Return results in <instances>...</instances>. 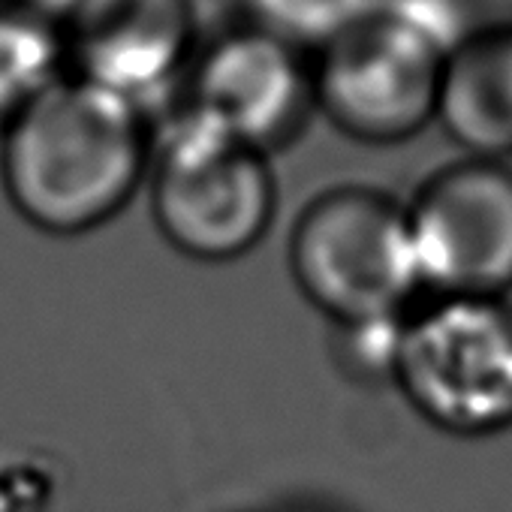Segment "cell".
I'll return each mask as SVG.
<instances>
[{
	"label": "cell",
	"instance_id": "4fadbf2b",
	"mask_svg": "<svg viewBox=\"0 0 512 512\" xmlns=\"http://www.w3.org/2000/svg\"><path fill=\"white\" fill-rule=\"evenodd\" d=\"M290 512H326V509H317V506H293Z\"/></svg>",
	"mask_w": 512,
	"mask_h": 512
},
{
	"label": "cell",
	"instance_id": "7c38bea8",
	"mask_svg": "<svg viewBox=\"0 0 512 512\" xmlns=\"http://www.w3.org/2000/svg\"><path fill=\"white\" fill-rule=\"evenodd\" d=\"M19 4H25L28 10H34L37 16H43L61 28L67 19H73L88 4V0H19Z\"/></svg>",
	"mask_w": 512,
	"mask_h": 512
},
{
	"label": "cell",
	"instance_id": "6da1fadb",
	"mask_svg": "<svg viewBox=\"0 0 512 512\" xmlns=\"http://www.w3.org/2000/svg\"><path fill=\"white\" fill-rule=\"evenodd\" d=\"M151 142L136 103L67 73L0 127V187L34 229L85 235L127 208L148 178Z\"/></svg>",
	"mask_w": 512,
	"mask_h": 512
},
{
	"label": "cell",
	"instance_id": "5b68a950",
	"mask_svg": "<svg viewBox=\"0 0 512 512\" xmlns=\"http://www.w3.org/2000/svg\"><path fill=\"white\" fill-rule=\"evenodd\" d=\"M446 52L389 10L326 49L311 76L314 103L350 139L395 145L437 121Z\"/></svg>",
	"mask_w": 512,
	"mask_h": 512
},
{
	"label": "cell",
	"instance_id": "7a4b0ae2",
	"mask_svg": "<svg viewBox=\"0 0 512 512\" xmlns=\"http://www.w3.org/2000/svg\"><path fill=\"white\" fill-rule=\"evenodd\" d=\"M287 256L299 293L332 326L398 320L425 299L407 205L383 190L317 196L296 220Z\"/></svg>",
	"mask_w": 512,
	"mask_h": 512
},
{
	"label": "cell",
	"instance_id": "30bf717a",
	"mask_svg": "<svg viewBox=\"0 0 512 512\" xmlns=\"http://www.w3.org/2000/svg\"><path fill=\"white\" fill-rule=\"evenodd\" d=\"M67 76L61 28L19 0H0V127Z\"/></svg>",
	"mask_w": 512,
	"mask_h": 512
},
{
	"label": "cell",
	"instance_id": "277c9868",
	"mask_svg": "<svg viewBox=\"0 0 512 512\" xmlns=\"http://www.w3.org/2000/svg\"><path fill=\"white\" fill-rule=\"evenodd\" d=\"M151 214L160 235L199 263H232L263 241L278 187L256 151L181 109L151 142Z\"/></svg>",
	"mask_w": 512,
	"mask_h": 512
},
{
	"label": "cell",
	"instance_id": "3957f363",
	"mask_svg": "<svg viewBox=\"0 0 512 512\" xmlns=\"http://www.w3.org/2000/svg\"><path fill=\"white\" fill-rule=\"evenodd\" d=\"M392 383L437 431L482 440L512 428V305L428 296L401 326Z\"/></svg>",
	"mask_w": 512,
	"mask_h": 512
},
{
	"label": "cell",
	"instance_id": "8992f818",
	"mask_svg": "<svg viewBox=\"0 0 512 512\" xmlns=\"http://www.w3.org/2000/svg\"><path fill=\"white\" fill-rule=\"evenodd\" d=\"M419 281L428 296L512 293V169L467 157L437 172L407 205Z\"/></svg>",
	"mask_w": 512,
	"mask_h": 512
},
{
	"label": "cell",
	"instance_id": "ba28073f",
	"mask_svg": "<svg viewBox=\"0 0 512 512\" xmlns=\"http://www.w3.org/2000/svg\"><path fill=\"white\" fill-rule=\"evenodd\" d=\"M61 37L70 76L148 112L193 58L196 19L190 0H88Z\"/></svg>",
	"mask_w": 512,
	"mask_h": 512
},
{
	"label": "cell",
	"instance_id": "9c48e42d",
	"mask_svg": "<svg viewBox=\"0 0 512 512\" xmlns=\"http://www.w3.org/2000/svg\"><path fill=\"white\" fill-rule=\"evenodd\" d=\"M437 121L479 160L512 157V28H479L443 64Z\"/></svg>",
	"mask_w": 512,
	"mask_h": 512
},
{
	"label": "cell",
	"instance_id": "52a82bcc",
	"mask_svg": "<svg viewBox=\"0 0 512 512\" xmlns=\"http://www.w3.org/2000/svg\"><path fill=\"white\" fill-rule=\"evenodd\" d=\"M311 103L314 88L299 52L250 25L199 55L184 112L269 154L296 136Z\"/></svg>",
	"mask_w": 512,
	"mask_h": 512
},
{
	"label": "cell",
	"instance_id": "8fae6325",
	"mask_svg": "<svg viewBox=\"0 0 512 512\" xmlns=\"http://www.w3.org/2000/svg\"><path fill=\"white\" fill-rule=\"evenodd\" d=\"M250 25L299 49H326L374 13L383 0H244Z\"/></svg>",
	"mask_w": 512,
	"mask_h": 512
}]
</instances>
